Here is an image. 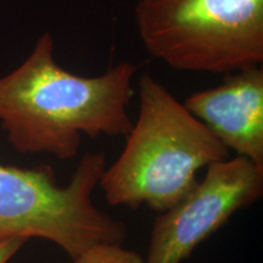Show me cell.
<instances>
[{
  "instance_id": "obj_1",
  "label": "cell",
  "mask_w": 263,
  "mask_h": 263,
  "mask_svg": "<svg viewBox=\"0 0 263 263\" xmlns=\"http://www.w3.org/2000/svg\"><path fill=\"white\" fill-rule=\"evenodd\" d=\"M137 71L123 61L95 77L71 73L55 61L54 38L45 32L21 65L0 77V126L18 153L73 159L83 137L129 133Z\"/></svg>"
},
{
  "instance_id": "obj_2",
  "label": "cell",
  "mask_w": 263,
  "mask_h": 263,
  "mask_svg": "<svg viewBox=\"0 0 263 263\" xmlns=\"http://www.w3.org/2000/svg\"><path fill=\"white\" fill-rule=\"evenodd\" d=\"M138 95L126 146L99 186L110 205L162 213L195 188L200 170L228 159L229 150L147 72L138 81Z\"/></svg>"
},
{
  "instance_id": "obj_3",
  "label": "cell",
  "mask_w": 263,
  "mask_h": 263,
  "mask_svg": "<svg viewBox=\"0 0 263 263\" xmlns=\"http://www.w3.org/2000/svg\"><path fill=\"white\" fill-rule=\"evenodd\" d=\"M105 168V153H87L70 182L60 185L49 164L25 168L0 162V239H44L71 258L98 244H122L124 223L98 209L91 197Z\"/></svg>"
},
{
  "instance_id": "obj_4",
  "label": "cell",
  "mask_w": 263,
  "mask_h": 263,
  "mask_svg": "<svg viewBox=\"0 0 263 263\" xmlns=\"http://www.w3.org/2000/svg\"><path fill=\"white\" fill-rule=\"evenodd\" d=\"M151 57L178 71L228 74L263 62V0H138Z\"/></svg>"
},
{
  "instance_id": "obj_5",
  "label": "cell",
  "mask_w": 263,
  "mask_h": 263,
  "mask_svg": "<svg viewBox=\"0 0 263 263\" xmlns=\"http://www.w3.org/2000/svg\"><path fill=\"white\" fill-rule=\"evenodd\" d=\"M263 195V166L236 155L206 167L192 192L154 221L144 263H182Z\"/></svg>"
},
{
  "instance_id": "obj_6",
  "label": "cell",
  "mask_w": 263,
  "mask_h": 263,
  "mask_svg": "<svg viewBox=\"0 0 263 263\" xmlns=\"http://www.w3.org/2000/svg\"><path fill=\"white\" fill-rule=\"evenodd\" d=\"M228 150L263 166V68L252 66L226 74L216 87L184 101Z\"/></svg>"
},
{
  "instance_id": "obj_7",
  "label": "cell",
  "mask_w": 263,
  "mask_h": 263,
  "mask_svg": "<svg viewBox=\"0 0 263 263\" xmlns=\"http://www.w3.org/2000/svg\"><path fill=\"white\" fill-rule=\"evenodd\" d=\"M71 263H144V258L122 244H98L76 256Z\"/></svg>"
},
{
  "instance_id": "obj_8",
  "label": "cell",
  "mask_w": 263,
  "mask_h": 263,
  "mask_svg": "<svg viewBox=\"0 0 263 263\" xmlns=\"http://www.w3.org/2000/svg\"><path fill=\"white\" fill-rule=\"evenodd\" d=\"M28 239L21 236L0 239V263H8L24 246Z\"/></svg>"
}]
</instances>
